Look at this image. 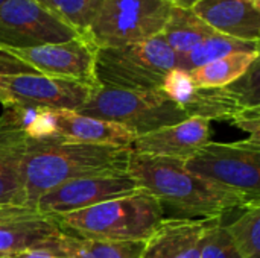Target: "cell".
Returning a JSON list of instances; mask_svg holds the SVG:
<instances>
[{
    "instance_id": "cell-1",
    "label": "cell",
    "mask_w": 260,
    "mask_h": 258,
    "mask_svg": "<svg viewBox=\"0 0 260 258\" xmlns=\"http://www.w3.org/2000/svg\"><path fill=\"white\" fill-rule=\"evenodd\" d=\"M126 175L154 196L165 213L184 219H224L227 214L260 205L247 196L221 189L184 169L183 161L131 152Z\"/></svg>"
},
{
    "instance_id": "cell-2",
    "label": "cell",
    "mask_w": 260,
    "mask_h": 258,
    "mask_svg": "<svg viewBox=\"0 0 260 258\" xmlns=\"http://www.w3.org/2000/svg\"><path fill=\"white\" fill-rule=\"evenodd\" d=\"M131 148L69 141L59 137L29 140L21 170V205L35 210L49 190L81 178L126 173Z\"/></svg>"
},
{
    "instance_id": "cell-3",
    "label": "cell",
    "mask_w": 260,
    "mask_h": 258,
    "mask_svg": "<svg viewBox=\"0 0 260 258\" xmlns=\"http://www.w3.org/2000/svg\"><path fill=\"white\" fill-rule=\"evenodd\" d=\"M165 214L160 202L140 190L90 208L47 217L62 233L82 239L145 243L165 219Z\"/></svg>"
},
{
    "instance_id": "cell-4",
    "label": "cell",
    "mask_w": 260,
    "mask_h": 258,
    "mask_svg": "<svg viewBox=\"0 0 260 258\" xmlns=\"http://www.w3.org/2000/svg\"><path fill=\"white\" fill-rule=\"evenodd\" d=\"M177 67V55L161 35L146 41L98 49L94 76L99 85L123 90H160L166 75Z\"/></svg>"
},
{
    "instance_id": "cell-5",
    "label": "cell",
    "mask_w": 260,
    "mask_h": 258,
    "mask_svg": "<svg viewBox=\"0 0 260 258\" xmlns=\"http://www.w3.org/2000/svg\"><path fill=\"white\" fill-rule=\"evenodd\" d=\"M76 113L117 123L137 137L189 119L186 111L160 90L140 91L102 85Z\"/></svg>"
},
{
    "instance_id": "cell-6",
    "label": "cell",
    "mask_w": 260,
    "mask_h": 258,
    "mask_svg": "<svg viewBox=\"0 0 260 258\" xmlns=\"http://www.w3.org/2000/svg\"><path fill=\"white\" fill-rule=\"evenodd\" d=\"M190 173L213 186L238 192L260 202V140L245 138L233 143L207 141L183 161Z\"/></svg>"
},
{
    "instance_id": "cell-7",
    "label": "cell",
    "mask_w": 260,
    "mask_h": 258,
    "mask_svg": "<svg viewBox=\"0 0 260 258\" xmlns=\"http://www.w3.org/2000/svg\"><path fill=\"white\" fill-rule=\"evenodd\" d=\"M171 8L165 0H104L84 38L96 49L151 40L161 35Z\"/></svg>"
},
{
    "instance_id": "cell-8",
    "label": "cell",
    "mask_w": 260,
    "mask_h": 258,
    "mask_svg": "<svg viewBox=\"0 0 260 258\" xmlns=\"http://www.w3.org/2000/svg\"><path fill=\"white\" fill-rule=\"evenodd\" d=\"M79 36L34 0H5L0 5V49H29Z\"/></svg>"
},
{
    "instance_id": "cell-9",
    "label": "cell",
    "mask_w": 260,
    "mask_h": 258,
    "mask_svg": "<svg viewBox=\"0 0 260 258\" xmlns=\"http://www.w3.org/2000/svg\"><path fill=\"white\" fill-rule=\"evenodd\" d=\"M37 73L99 87L94 76L96 47L84 36L29 49H5Z\"/></svg>"
},
{
    "instance_id": "cell-10",
    "label": "cell",
    "mask_w": 260,
    "mask_h": 258,
    "mask_svg": "<svg viewBox=\"0 0 260 258\" xmlns=\"http://www.w3.org/2000/svg\"><path fill=\"white\" fill-rule=\"evenodd\" d=\"M137 192H140V189L126 173L81 178L64 182L44 193L37 201L35 210L41 216L64 214L129 196Z\"/></svg>"
},
{
    "instance_id": "cell-11",
    "label": "cell",
    "mask_w": 260,
    "mask_h": 258,
    "mask_svg": "<svg viewBox=\"0 0 260 258\" xmlns=\"http://www.w3.org/2000/svg\"><path fill=\"white\" fill-rule=\"evenodd\" d=\"M12 105L47 109L79 111L98 87L44 75H17L0 78Z\"/></svg>"
},
{
    "instance_id": "cell-12",
    "label": "cell",
    "mask_w": 260,
    "mask_h": 258,
    "mask_svg": "<svg viewBox=\"0 0 260 258\" xmlns=\"http://www.w3.org/2000/svg\"><path fill=\"white\" fill-rule=\"evenodd\" d=\"M27 143L20 106H6L0 114V205H21V170Z\"/></svg>"
},
{
    "instance_id": "cell-13",
    "label": "cell",
    "mask_w": 260,
    "mask_h": 258,
    "mask_svg": "<svg viewBox=\"0 0 260 258\" xmlns=\"http://www.w3.org/2000/svg\"><path fill=\"white\" fill-rule=\"evenodd\" d=\"M207 141H210V122L189 117L180 123L139 135L131 151L140 155L186 161Z\"/></svg>"
},
{
    "instance_id": "cell-14",
    "label": "cell",
    "mask_w": 260,
    "mask_h": 258,
    "mask_svg": "<svg viewBox=\"0 0 260 258\" xmlns=\"http://www.w3.org/2000/svg\"><path fill=\"white\" fill-rule=\"evenodd\" d=\"M192 9L215 32L259 41L260 0H198Z\"/></svg>"
},
{
    "instance_id": "cell-15",
    "label": "cell",
    "mask_w": 260,
    "mask_h": 258,
    "mask_svg": "<svg viewBox=\"0 0 260 258\" xmlns=\"http://www.w3.org/2000/svg\"><path fill=\"white\" fill-rule=\"evenodd\" d=\"M209 220L165 217L143 243L140 258H201V237Z\"/></svg>"
},
{
    "instance_id": "cell-16",
    "label": "cell",
    "mask_w": 260,
    "mask_h": 258,
    "mask_svg": "<svg viewBox=\"0 0 260 258\" xmlns=\"http://www.w3.org/2000/svg\"><path fill=\"white\" fill-rule=\"evenodd\" d=\"M56 117V137L110 148H131L137 135L108 120L84 116L76 111L55 109Z\"/></svg>"
},
{
    "instance_id": "cell-17",
    "label": "cell",
    "mask_w": 260,
    "mask_h": 258,
    "mask_svg": "<svg viewBox=\"0 0 260 258\" xmlns=\"http://www.w3.org/2000/svg\"><path fill=\"white\" fill-rule=\"evenodd\" d=\"M61 230L47 216L35 214L0 224V255L41 249Z\"/></svg>"
},
{
    "instance_id": "cell-18",
    "label": "cell",
    "mask_w": 260,
    "mask_h": 258,
    "mask_svg": "<svg viewBox=\"0 0 260 258\" xmlns=\"http://www.w3.org/2000/svg\"><path fill=\"white\" fill-rule=\"evenodd\" d=\"M143 243L91 240L59 231L41 249L64 258H140Z\"/></svg>"
},
{
    "instance_id": "cell-19",
    "label": "cell",
    "mask_w": 260,
    "mask_h": 258,
    "mask_svg": "<svg viewBox=\"0 0 260 258\" xmlns=\"http://www.w3.org/2000/svg\"><path fill=\"white\" fill-rule=\"evenodd\" d=\"M213 33L215 30L203 18H200L192 8L175 5H172L169 18L161 30L163 40L177 56L189 53Z\"/></svg>"
},
{
    "instance_id": "cell-20",
    "label": "cell",
    "mask_w": 260,
    "mask_h": 258,
    "mask_svg": "<svg viewBox=\"0 0 260 258\" xmlns=\"http://www.w3.org/2000/svg\"><path fill=\"white\" fill-rule=\"evenodd\" d=\"M257 59L259 52L232 53L201 65L189 71V75L197 88H222L244 76L251 64Z\"/></svg>"
},
{
    "instance_id": "cell-21",
    "label": "cell",
    "mask_w": 260,
    "mask_h": 258,
    "mask_svg": "<svg viewBox=\"0 0 260 258\" xmlns=\"http://www.w3.org/2000/svg\"><path fill=\"white\" fill-rule=\"evenodd\" d=\"M239 52H259V41H244L215 32L189 53L177 56V68L192 71L212 61Z\"/></svg>"
},
{
    "instance_id": "cell-22",
    "label": "cell",
    "mask_w": 260,
    "mask_h": 258,
    "mask_svg": "<svg viewBox=\"0 0 260 258\" xmlns=\"http://www.w3.org/2000/svg\"><path fill=\"white\" fill-rule=\"evenodd\" d=\"M49 14L84 36L104 0H34Z\"/></svg>"
},
{
    "instance_id": "cell-23",
    "label": "cell",
    "mask_w": 260,
    "mask_h": 258,
    "mask_svg": "<svg viewBox=\"0 0 260 258\" xmlns=\"http://www.w3.org/2000/svg\"><path fill=\"white\" fill-rule=\"evenodd\" d=\"M225 230L241 258H260V205H253L239 214Z\"/></svg>"
},
{
    "instance_id": "cell-24",
    "label": "cell",
    "mask_w": 260,
    "mask_h": 258,
    "mask_svg": "<svg viewBox=\"0 0 260 258\" xmlns=\"http://www.w3.org/2000/svg\"><path fill=\"white\" fill-rule=\"evenodd\" d=\"M201 258H241L227 230L224 219H210L201 237Z\"/></svg>"
},
{
    "instance_id": "cell-25",
    "label": "cell",
    "mask_w": 260,
    "mask_h": 258,
    "mask_svg": "<svg viewBox=\"0 0 260 258\" xmlns=\"http://www.w3.org/2000/svg\"><path fill=\"white\" fill-rule=\"evenodd\" d=\"M160 91L184 109V106L189 105V102L192 100L197 91V87L192 82L189 71H184L175 67L163 79Z\"/></svg>"
},
{
    "instance_id": "cell-26",
    "label": "cell",
    "mask_w": 260,
    "mask_h": 258,
    "mask_svg": "<svg viewBox=\"0 0 260 258\" xmlns=\"http://www.w3.org/2000/svg\"><path fill=\"white\" fill-rule=\"evenodd\" d=\"M17 75H40V73H37L30 65H27L26 62H23L21 59H18L8 50L0 49V78L17 76ZM0 103L5 108L12 105L6 90L2 85H0Z\"/></svg>"
},
{
    "instance_id": "cell-27",
    "label": "cell",
    "mask_w": 260,
    "mask_h": 258,
    "mask_svg": "<svg viewBox=\"0 0 260 258\" xmlns=\"http://www.w3.org/2000/svg\"><path fill=\"white\" fill-rule=\"evenodd\" d=\"M38 214L37 210L21 205H0V224L15 220V219H24Z\"/></svg>"
},
{
    "instance_id": "cell-28",
    "label": "cell",
    "mask_w": 260,
    "mask_h": 258,
    "mask_svg": "<svg viewBox=\"0 0 260 258\" xmlns=\"http://www.w3.org/2000/svg\"><path fill=\"white\" fill-rule=\"evenodd\" d=\"M12 258H64L47 251V249H29L23 252L12 254Z\"/></svg>"
},
{
    "instance_id": "cell-29",
    "label": "cell",
    "mask_w": 260,
    "mask_h": 258,
    "mask_svg": "<svg viewBox=\"0 0 260 258\" xmlns=\"http://www.w3.org/2000/svg\"><path fill=\"white\" fill-rule=\"evenodd\" d=\"M171 5H175V6H183V8H192L198 0H165Z\"/></svg>"
},
{
    "instance_id": "cell-30",
    "label": "cell",
    "mask_w": 260,
    "mask_h": 258,
    "mask_svg": "<svg viewBox=\"0 0 260 258\" xmlns=\"http://www.w3.org/2000/svg\"><path fill=\"white\" fill-rule=\"evenodd\" d=\"M0 258H12V255H8V254H5V255H0Z\"/></svg>"
},
{
    "instance_id": "cell-31",
    "label": "cell",
    "mask_w": 260,
    "mask_h": 258,
    "mask_svg": "<svg viewBox=\"0 0 260 258\" xmlns=\"http://www.w3.org/2000/svg\"><path fill=\"white\" fill-rule=\"evenodd\" d=\"M3 2H5V0H0V5H2V3H3Z\"/></svg>"
}]
</instances>
